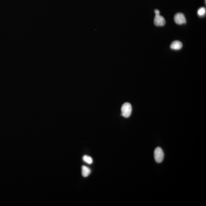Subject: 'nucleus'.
Listing matches in <instances>:
<instances>
[{
    "label": "nucleus",
    "mask_w": 206,
    "mask_h": 206,
    "mask_svg": "<svg viewBox=\"0 0 206 206\" xmlns=\"http://www.w3.org/2000/svg\"><path fill=\"white\" fill-rule=\"evenodd\" d=\"M174 20L176 23L178 25H181L182 24L186 23L185 16L184 14L181 13H176L174 17Z\"/></svg>",
    "instance_id": "7ed1b4c3"
},
{
    "label": "nucleus",
    "mask_w": 206,
    "mask_h": 206,
    "mask_svg": "<svg viewBox=\"0 0 206 206\" xmlns=\"http://www.w3.org/2000/svg\"><path fill=\"white\" fill-rule=\"evenodd\" d=\"M154 13H155V15H159L160 13V12L159 11V10H157V9H156L154 10Z\"/></svg>",
    "instance_id": "1a4fd4ad"
},
{
    "label": "nucleus",
    "mask_w": 206,
    "mask_h": 206,
    "mask_svg": "<svg viewBox=\"0 0 206 206\" xmlns=\"http://www.w3.org/2000/svg\"><path fill=\"white\" fill-rule=\"evenodd\" d=\"M122 115L123 117L128 118L130 117L132 111L131 105L129 103H125L123 105L121 108Z\"/></svg>",
    "instance_id": "f257e3e1"
},
{
    "label": "nucleus",
    "mask_w": 206,
    "mask_h": 206,
    "mask_svg": "<svg viewBox=\"0 0 206 206\" xmlns=\"http://www.w3.org/2000/svg\"><path fill=\"white\" fill-rule=\"evenodd\" d=\"M154 157L156 162L158 163H161L164 159V154L162 148L160 147H157L154 150Z\"/></svg>",
    "instance_id": "f03ea898"
},
{
    "label": "nucleus",
    "mask_w": 206,
    "mask_h": 206,
    "mask_svg": "<svg viewBox=\"0 0 206 206\" xmlns=\"http://www.w3.org/2000/svg\"><path fill=\"white\" fill-rule=\"evenodd\" d=\"M183 47V44L179 41H176L172 42L170 45L172 49L179 50L181 49Z\"/></svg>",
    "instance_id": "39448f33"
},
{
    "label": "nucleus",
    "mask_w": 206,
    "mask_h": 206,
    "mask_svg": "<svg viewBox=\"0 0 206 206\" xmlns=\"http://www.w3.org/2000/svg\"><path fill=\"white\" fill-rule=\"evenodd\" d=\"M83 161L88 164H91L93 162V160H92V158L89 156L84 155L83 157Z\"/></svg>",
    "instance_id": "0eeeda50"
},
{
    "label": "nucleus",
    "mask_w": 206,
    "mask_h": 206,
    "mask_svg": "<svg viewBox=\"0 0 206 206\" xmlns=\"http://www.w3.org/2000/svg\"><path fill=\"white\" fill-rule=\"evenodd\" d=\"M154 25L157 26H163L165 24V20L163 16L159 15H155L154 18Z\"/></svg>",
    "instance_id": "20e7f679"
},
{
    "label": "nucleus",
    "mask_w": 206,
    "mask_h": 206,
    "mask_svg": "<svg viewBox=\"0 0 206 206\" xmlns=\"http://www.w3.org/2000/svg\"><path fill=\"white\" fill-rule=\"evenodd\" d=\"M82 174L84 177H87L90 175L91 172L90 169L85 166H82Z\"/></svg>",
    "instance_id": "423d86ee"
},
{
    "label": "nucleus",
    "mask_w": 206,
    "mask_h": 206,
    "mask_svg": "<svg viewBox=\"0 0 206 206\" xmlns=\"http://www.w3.org/2000/svg\"><path fill=\"white\" fill-rule=\"evenodd\" d=\"M206 12V9L204 7H201L198 10L197 14L198 16H203L205 15Z\"/></svg>",
    "instance_id": "6e6552de"
}]
</instances>
